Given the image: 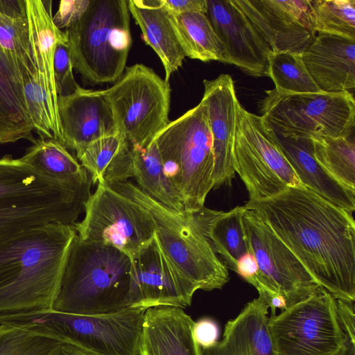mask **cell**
<instances>
[{"label": "cell", "instance_id": "1", "mask_svg": "<svg viewBox=\"0 0 355 355\" xmlns=\"http://www.w3.org/2000/svg\"><path fill=\"white\" fill-rule=\"evenodd\" d=\"M269 225L318 284L355 301V222L350 213L306 189L245 205Z\"/></svg>", "mask_w": 355, "mask_h": 355}, {"label": "cell", "instance_id": "2", "mask_svg": "<svg viewBox=\"0 0 355 355\" xmlns=\"http://www.w3.org/2000/svg\"><path fill=\"white\" fill-rule=\"evenodd\" d=\"M76 234L48 223L0 239V315L53 309Z\"/></svg>", "mask_w": 355, "mask_h": 355}, {"label": "cell", "instance_id": "3", "mask_svg": "<svg viewBox=\"0 0 355 355\" xmlns=\"http://www.w3.org/2000/svg\"><path fill=\"white\" fill-rule=\"evenodd\" d=\"M85 170L67 180L49 178L11 155L0 158V239L48 223L73 225L92 195Z\"/></svg>", "mask_w": 355, "mask_h": 355}, {"label": "cell", "instance_id": "4", "mask_svg": "<svg viewBox=\"0 0 355 355\" xmlns=\"http://www.w3.org/2000/svg\"><path fill=\"white\" fill-rule=\"evenodd\" d=\"M132 274L128 254L109 245L83 240L76 234L53 309L98 315L126 309Z\"/></svg>", "mask_w": 355, "mask_h": 355}, {"label": "cell", "instance_id": "5", "mask_svg": "<svg viewBox=\"0 0 355 355\" xmlns=\"http://www.w3.org/2000/svg\"><path fill=\"white\" fill-rule=\"evenodd\" d=\"M108 185L138 202L151 214L162 249L198 290L221 289L229 282L227 267L217 256L207 235L209 209L203 207L192 214H180L129 181Z\"/></svg>", "mask_w": 355, "mask_h": 355}, {"label": "cell", "instance_id": "6", "mask_svg": "<svg viewBox=\"0 0 355 355\" xmlns=\"http://www.w3.org/2000/svg\"><path fill=\"white\" fill-rule=\"evenodd\" d=\"M146 310L80 315L46 309L0 315V324L26 329L74 346L88 355H140Z\"/></svg>", "mask_w": 355, "mask_h": 355}, {"label": "cell", "instance_id": "7", "mask_svg": "<svg viewBox=\"0 0 355 355\" xmlns=\"http://www.w3.org/2000/svg\"><path fill=\"white\" fill-rule=\"evenodd\" d=\"M73 68L85 84L116 82L124 73L132 45L125 0H90L81 18L64 31Z\"/></svg>", "mask_w": 355, "mask_h": 355}, {"label": "cell", "instance_id": "8", "mask_svg": "<svg viewBox=\"0 0 355 355\" xmlns=\"http://www.w3.org/2000/svg\"><path fill=\"white\" fill-rule=\"evenodd\" d=\"M154 139L164 173L180 195L184 212L200 211L214 187L213 139L205 103L201 101L170 121Z\"/></svg>", "mask_w": 355, "mask_h": 355}, {"label": "cell", "instance_id": "9", "mask_svg": "<svg viewBox=\"0 0 355 355\" xmlns=\"http://www.w3.org/2000/svg\"><path fill=\"white\" fill-rule=\"evenodd\" d=\"M260 101L265 124L284 135L353 137L355 101L349 91L309 94L266 91Z\"/></svg>", "mask_w": 355, "mask_h": 355}, {"label": "cell", "instance_id": "10", "mask_svg": "<svg viewBox=\"0 0 355 355\" xmlns=\"http://www.w3.org/2000/svg\"><path fill=\"white\" fill-rule=\"evenodd\" d=\"M243 206L245 234L259 268L254 287L258 298L274 314L277 309L282 311L305 298L320 286L258 214Z\"/></svg>", "mask_w": 355, "mask_h": 355}, {"label": "cell", "instance_id": "11", "mask_svg": "<svg viewBox=\"0 0 355 355\" xmlns=\"http://www.w3.org/2000/svg\"><path fill=\"white\" fill-rule=\"evenodd\" d=\"M268 328L275 355H345V337L336 299L319 286L277 315Z\"/></svg>", "mask_w": 355, "mask_h": 355}, {"label": "cell", "instance_id": "12", "mask_svg": "<svg viewBox=\"0 0 355 355\" xmlns=\"http://www.w3.org/2000/svg\"><path fill=\"white\" fill-rule=\"evenodd\" d=\"M123 139L132 147H144L170 122L169 82L151 68L135 64L114 85L102 90Z\"/></svg>", "mask_w": 355, "mask_h": 355}, {"label": "cell", "instance_id": "13", "mask_svg": "<svg viewBox=\"0 0 355 355\" xmlns=\"http://www.w3.org/2000/svg\"><path fill=\"white\" fill-rule=\"evenodd\" d=\"M233 161L250 201L274 197L288 187L305 188L261 116L236 107Z\"/></svg>", "mask_w": 355, "mask_h": 355}, {"label": "cell", "instance_id": "14", "mask_svg": "<svg viewBox=\"0 0 355 355\" xmlns=\"http://www.w3.org/2000/svg\"><path fill=\"white\" fill-rule=\"evenodd\" d=\"M85 217L74 224L85 241L113 246L133 259L154 239L156 224L138 202L98 182L85 205Z\"/></svg>", "mask_w": 355, "mask_h": 355}, {"label": "cell", "instance_id": "15", "mask_svg": "<svg viewBox=\"0 0 355 355\" xmlns=\"http://www.w3.org/2000/svg\"><path fill=\"white\" fill-rule=\"evenodd\" d=\"M132 260L133 274L128 308L146 310L170 306L184 309L191 305L198 288L166 255L156 235Z\"/></svg>", "mask_w": 355, "mask_h": 355}, {"label": "cell", "instance_id": "16", "mask_svg": "<svg viewBox=\"0 0 355 355\" xmlns=\"http://www.w3.org/2000/svg\"><path fill=\"white\" fill-rule=\"evenodd\" d=\"M272 52L302 54L313 42L309 0H232Z\"/></svg>", "mask_w": 355, "mask_h": 355}, {"label": "cell", "instance_id": "17", "mask_svg": "<svg viewBox=\"0 0 355 355\" xmlns=\"http://www.w3.org/2000/svg\"><path fill=\"white\" fill-rule=\"evenodd\" d=\"M209 19L225 53L226 63L255 76H269L272 50L232 0H206Z\"/></svg>", "mask_w": 355, "mask_h": 355}, {"label": "cell", "instance_id": "18", "mask_svg": "<svg viewBox=\"0 0 355 355\" xmlns=\"http://www.w3.org/2000/svg\"><path fill=\"white\" fill-rule=\"evenodd\" d=\"M58 107L61 143L76 155L92 141L119 133L112 108L102 90L80 87L71 95L58 96Z\"/></svg>", "mask_w": 355, "mask_h": 355}, {"label": "cell", "instance_id": "19", "mask_svg": "<svg viewBox=\"0 0 355 355\" xmlns=\"http://www.w3.org/2000/svg\"><path fill=\"white\" fill-rule=\"evenodd\" d=\"M202 101L207 110L213 139L214 157V187L231 185L235 171L233 146L236 125V107L239 102L234 81L228 74L204 80Z\"/></svg>", "mask_w": 355, "mask_h": 355}, {"label": "cell", "instance_id": "20", "mask_svg": "<svg viewBox=\"0 0 355 355\" xmlns=\"http://www.w3.org/2000/svg\"><path fill=\"white\" fill-rule=\"evenodd\" d=\"M302 58L322 92H340L355 87V39L318 32Z\"/></svg>", "mask_w": 355, "mask_h": 355}, {"label": "cell", "instance_id": "21", "mask_svg": "<svg viewBox=\"0 0 355 355\" xmlns=\"http://www.w3.org/2000/svg\"><path fill=\"white\" fill-rule=\"evenodd\" d=\"M194 322L180 307L161 306L146 309L140 355H202L193 337Z\"/></svg>", "mask_w": 355, "mask_h": 355}, {"label": "cell", "instance_id": "22", "mask_svg": "<svg viewBox=\"0 0 355 355\" xmlns=\"http://www.w3.org/2000/svg\"><path fill=\"white\" fill-rule=\"evenodd\" d=\"M266 126L305 188L350 213L354 211L355 193L334 179L318 163L311 137L284 135Z\"/></svg>", "mask_w": 355, "mask_h": 355}, {"label": "cell", "instance_id": "23", "mask_svg": "<svg viewBox=\"0 0 355 355\" xmlns=\"http://www.w3.org/2000/svg\"><path fill=\"white\" fill-rule=\"evenodd\" d=\"M268 307L258 297L227 322L223 338L202 355H275L268 328Z\"/></svg>", "mask_w": 355, "mask_h": 355}, {"label": "cell", "instance_id": "24", "mask_svg": "<svg viewBox=\"0 0 355 355\" xmlns=\"http://www.w3.org/2000/svg\"><path fill=\"white\" fill-rule=\"evenodd\" d=\"M25 1L35 74L52 105L58 112L53 58L57 44L67 41V35L65 31L58 28L53 22L52 1Z\"/></svg>", "mask_w": 355, "mask_h": 355}, {"label": "cell", "instance_id": "25", "mask_svg": "<svg viewBox=\"0 0 355 355\" xmlns=\"http://www.w3.org/2000/svg\"><path fill=\"white\" fill-rule=\"evenodd\" d=\"M129 12L139 26L142 38L159 58L165 71L164 80L182 65L186 55L175 34L168 11L162 0L127 1Z\"/></svg>", "mask_w": 355, "mask_h": 355}, {"label": "cell", "instance_id": "26", "mask_svg": "<svg viewBox=\"0 0 355 355\" xmlns=\"http://www.w3.org/2000/svg\"><path fill=\"white\" fill-rule=\"evenodd\" d=\"M34 125L24 94L21 76L0 47V143H34Z\"/></svg>", "mask_w": 355, "mask_h": 355}, {"label": "cell", "instance_id": "27", "mask_svg": "<svg viewBox=\"0 0 355 355\" xmlns=\"http://www.w3.org/2000/svg\"><path fill=\"white\" fill-rule=\"evenodd\" d=\"M0 47L22 79L35 70L25 0H0Z\"/></svg>", "mask_w": 355, "mask_h": 355}, {"label": "cell", "instance_id": "28", "mask_svg": "<svg viewBox=\"0 0 355 355\" xmlns=\"http://www.w3.org/2000/svg\"><path fill=\"white\" fill-rule=\"evenodd\" d=\"M132 147V146H131ZM133 176L142 191L168 208L184 212L182 199L166 177L156 141L144 147H132Z\"/></svg>", "mask_w": 355, "mask_h": 355}, {"label": "cell", "instance_id": "29", "mask_svg": "<svg viewBox=\"0 0 355 355\" xmlns=\"http://www.w3.org/2000/svg\"><path fill=\"white\" fill-rule=\"evenodd\" d=\"M168 16L186 57L226 63L224 47L205 14H173L168 11Z\"/></svg>", "mask_w": 355, "mask_h": 355}, {"label": "cell", "instance_id": "30", "mask_svg": "<svg viewBox=\"0 0 355 355\" xmlns=\"http://www.w3.org/2000/svg\"><path fill=\"white\" fill-rule=\"evenodd\" d=\"M244 206H237L225 212L209 209L207 235L225 266L236 272L238 261L250 248L243 221Z\"/></svg>", "mask_w": 355, "mask_h": 355}, {"label": "cell", "instance_id": "31", "mask_svg": "<svg viewBox=\"0 0 355 355\" xmlns=\"http://www.w3.org/2000/svg\"><path fill=\"white\" fill-rule=\"evenodd\" d=\"M21 159L42 174L59 180L75 178L85 171L67 148L55 139H36Z\"/></svg>", "mask_w": 355, "mask_h": 355}, {"label": "cell", "instance_id": "32", "mask_svg": "<svg viewBox=\"0 0 355 355\" xmlns=\"http://www.w3.org/2000/svg\"><path fill=\"white\" fill-rule=\"evenodd\" d=\"M318 163L337 182L355 193V143L353 137H311Z\"/></svg>", "mask_w": 355, "mask_h": 355}, {"label": "cell", "instance_id": "33", "mask_svg": "<svg viewBox=\"0 0 355 355\" xmlns=\"http://www.w3.org/2000/svg\"><path fill=\"white\" fill-rule=\"evenodd\" d=\"M268 73L280 93L309 94L322 92L308 73L302 54L272 52Z\"/></svg>", "mask_w": 355, "mask_h": 355}, {"label": "cell", "instance_id": "34", "mask_svg": "<svg viewBox=\"0 0 355 355\" xmlns=\"http://www.w3.org/2000/svg\"><path fill=\"white\" fill-rule=\"evenodd\" d=\"M313 31L355 39V0H309Z\"/></svg>", "mask_w": 355, "mask_h": 355}, {"label": "cell", "instance_id": "35", "mask_svg": "<svg viewBox=\"0 0 355 355\" xmlns=\"http://www.w3.org/2000/svg\"><path fill=\"white\" fill-rule=\"evenodd\" d=\"M60 343L40 333L0 324V355H49Z\"/></svg>", "mask_w": 355, "mask_h": 355}, {"label": "cell", "instance_id": "36", "mask_svg": "<svg viewBox=\"0 0 355 355\" xmlns=\"http://www.w3.org/2000/svg\"><path fill=\"white\" fill-rule=\"evenodd\" d=\"M123 139L121 133L99 138L76 155L81 166L92 177V183H98L104 171L116 155Z\"/></svg>", "mask_w": 355, "mask_h": 355}, {"label": "cell", "instance_id": "37", "mask_svg": "<svg viewBox=\"0 0 355 355\" xmlns=\"http://www.w3.org/2000/svg\"><path fill=\"white\" fill-rule=\"evenodd\" d=\"M73 69L68 40L58 42L53 58L54 79L58 96L71 95L80 87L75 80Z\"/></svg>", "mask_w": 355, "mask_h": 355}, {"label": "cell", "instance_id": "38", "mask_svg": "<svg viewBox=\"0 0 355 355\" xmlns=\"http://www.w3.org/2000/svg\"><path fill=\"white\" fill-rule=\"evenodd\" d=\"M132 176L133 157L132 147L123 139L116 155L106 168L102 179L98 182H104L107 184L124 182Z\"/></svg>", "mask_w": 355, "mask_h": 355}, {"label": "cell", "instance_id": "39", "mask_svg": "<svg viewBox=\"0 0 355 355\" xmlns=\"http://www.w3.org/2000/svg\"><path fill=\"white\" fill-rule=\"evenodd\" d=\"M90 0H62L53 17L55 26L62 30L67 29L76 23L87 10Z\"/></svg>", "mask_w": 355, "mask_h": 355}, {"label": "cell", "instance_id": "40", "mask_svg": "<svg viewBox=\"0 0 355 355\" xmlns=\"http://www.w3.org/2000/svg\"><path fill=\"white\" fill-rule=\"evenodd\" d=\"M336 310L345 337V355H355L354 302L336 299Z\"/></svg>", "mask_w": 355, "mask_h": 355}, {"label": "cell", "instance_id": "41", "mask_svg": "<svg viewBox=\"0 0 355 355\" xmlns=\"http://www.w3.org/2000/svg\"><path fill=\"white\" fill-rule=\"evenodd\" d=\"M193 334L196 343L202 349H205L218 341L220 329L215 320L203 318L194 322Z\"/></svg>", "mask_w": 355, "mask_h": 355}, {"label": "cell", "instance_id": "42", "mask_svg": "<svg viewBox=\"0 0 355 355\" xmlns=\"http://www.w3.org/2000/svg\"><path fill=\"white\" fill-rule=\"evenodd\" d=\"M164 6L171 13L184 12L207 13L206 0H162Z\"/></svg>", "mask_w": 355, "mask_h": 355}, {"label": "cell", "instance_id": "43", "mask_svg": "<svg viewBox=\"0 0 355 355\" xmlns=\"http://www.w3.org/2000/svg\"><path fill=\"white\" fill-rule=\"evenodd\" d=\"M258 272V264L252 252L245 254L238 261L236 272L253 286L255 284Z\"/></svg>", "mask_w": 355, "mask_h": 355}, {"label": "cell", "instance_id": "44", "mask_svg": "<svg viewBox=\"0 0 355 355\" xmlns=\"http://www.w3.org/2000/svg\"><path fill=\"white\" fill-rule=\"evenodd\" d=\"M49 355H88L73 345L60 343Z\"/></svg>", "mask_w": 355, "mask_h": 355}]
</instances>
